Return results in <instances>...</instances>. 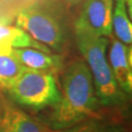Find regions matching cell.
Listing matches in <instances>:
<instances>
[{
	"label": "cell",
	"instance_id": "3",
	"mask_svg": "<svg viewBox=\"0 0 132 132\" xmlns=\"http://www.w3.org/2000/svg\"><path fill=\"white\" fill-rule=\"evenodd\" d=\"M7 90L16 104L34 110L54 107L61 98L55 76L46 71L27 69Z\"/></svg>",
	"mask_w": 132,
	"mask_h": 132
},
{
	"label": "cell",
	"instance_id": "2",
	"mask_svg": "<svg viewBox=\"0 0 132 132\" xmlns=\"http://www.w3.org/2000/svg\"><path fill=\"white\" fill-rule=\"evenodd\" d=\"M76 38L78 47L92 74L99 105L106 107L121 105L126 94L116 81L107 57L108 40L105 36L81 32H76Z\"/></svg>",
	"mask_w": 132,
	"mask_h": 132
},
{
	"label": "cell",
	"instance_id": "13",
	"mask_svg": "<svg viewBox=\"0 0 132 132\" xmlns=\"http://www.w3.org/2000/svg\"><path fill=\"white\" fill-rule=\"evenodd\" d=\"M66 1L69 2V3H73V5H74V3H78L80 0H66Z\"/></svg>",
	"mask_w": 132,
	"mask_h": 132
},
{
	"label": "cell",
	"instance_id": "5",
	"mask_svg": "<svg viewBox=\"0 0 132 132\" xmlns=\"http://www.w3.org/2000/svg\"><path fill=\"white\" fill-rule=\"evenodd\" d=\"M112 11L113 0H86L75 23L76 32L105 38L111 35Z\"/></svg>",
	"mask_w": 132,
	"mask_h": 132
},
{
	"label": "cell",
	"instance_id": "8",
	"mask_svg": "<svg viewBox=\"0 0 132 132\" xmlns=\"http://www.w3.org/2000/svg\"><path fill=\"white\" fill-rule=\"evenodd\" d=\"M12 53L28 69L51 72L61 65L60 56L50 54V52H45L39 48L18 47L12 48Z\"/></svg>",
	"mask_w": 132,
	"mask_h": 132
},
{
	"label": "cell",
	"instance_id": "1",
	"mask_svg": "<svg viewBox=\"0 0 132 132\" xmlns=\"http://www.w3.org/2000/svg\"><path fill=\"white\" fill-rule=\"evenodd\" d=\"M60 93L61 98L53 107L52 113L55 128L64 129L96 117L99 101L85 61H73L67 66L62 77Z\"/></svg>",
	"mask_w": 132,
	"mask_h": 132
},
{
	"label": "cell",
	"instance_id": "14",
	"mask_svg": "<svg viewBox=\"0 0 132 132\" xmlns=\"http://www.w3.org/2000/svg\"><path fill=\"white\" fill-rule=\"evenodd\" d=\"M106 132H121V131H119V130H108Z\"/></svg>",
	"mask_w": 132,
	"mask_h": 132
},
{
	"label": "cell",
	"instance_id": "4",
	"mask_svg": "<svg viewBox=\"0 0 132 132\" xmlns=\"http://www.w3.org/2000/svg\"><path fill=\"white\" fill-rule=\"evenodd\" d=\"M16 27L36 42L60 50L64 42V30L57 13L43 3H33L16 15Z\"/></svg>",
	"mask_w": 132,
	"mask_h": 132
},
{
	"label": "cell",
	"instance_id": "12",
	"mask_svg": "<svg viewBox=\"0 0 132 132\" xmlns=\"http://www.w3.org/2000/svg\"><path fill=\"white\" fill-rule=\"evenodd\" d=\"M51 132H100V129H99L98 123L94 119H89V120L82 121L72 127L64 128V129L52 130Z\"/></svg>",
	"mask_w": 132,
	"mask_h": 132
},
{
	"label": "cell",
	"instance_id": "10",
	"mask_svg": "<svg viewBox=\"0 0 132 132\" xmlns=\"http://www.w3.org/2000/svg\"><path fill=\"white\" fill-rule=\"evenodd\" d=\"M112 32L116 39L123 44L130 45L132 42V24L128 14L127 0H116L112 11Z\"/></svg>",
	"mask_w": 132,
	"mask_h": 132
},
{
	"label": "cell",
	"instance_id": "9",
	"mask_svg": "<svg viewBox=\"0 0 132 132\" xmlns=\"http://www.w3.org/2000/svg\"><path fill=\"white\" fill-rule=\"evenodd\" d=\"M18 47H33L50 52L48 47L36 42L22 29L0 21V51Z\"/></svg>",
	"mask_w": 132,
	"mask_h": 132
},
{
	"label": "cell",
	"instance_id": "7",
	"mask_svg": "<svg viewBox=\"0 0 132 132\" xmlns=\"http://www.w3.org/2000/svg\"><path fill=\"white\" fill-rule=\"evenodd\" d=\"M108 61L114 79L119 87L126 95L132 89V63L130 45L123 44L113 39L108 53Z\"/></svg>",
	"mask_w": 132,
	"mask_h": 132
},
{
	"label": "cell",
	"instance_id": "11",
	"mask_svg": "<svg viewBox=\"0 0 132 132\" xmlns=\"http://www.w3.org/2000/svg\"><path fill=\"white\" fill-rule=\"evenodd\" d=\"M27 69L12 53V48L0 51V88L8 89Z\"/></svg>",
	"mask_w": 132,
	"mask_h": 132
},
{
	"label": "cell",
	"instance_id": "6",
	"mask_svg": "<svg viewBox=\"0 0 132 132\" xmlns=\"http://www.w3.org/2000/svg\"><path fill=\"white\" fill-rule=\"evenodd\" d=\"M52 130L0 95V132H51Z\"/></svg>",
	"mask_w": 132,
	"mask_h": 132
}]
</instances>
